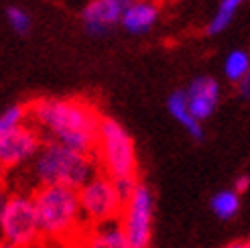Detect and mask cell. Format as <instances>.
<instances>
[{
	"instance_id": "cell-1",
	"label": "cell",
	"mask_w": 250,
	"mask_h": 248,
	"mask_svg": "<svg viewBox=\"0 0 250 248\" xmlns=\"http://www.w3.org/2000/svg\"><path fill=\"white\" fill-rule=\"evenodd\" d=\"M102 116L85 98H37L29 102V122L45 141L65 145L85 155L96 153Z\"/></svg>"
},
{
	"instance_id": "cell-2",
	"label": "cell",
	"mask_w": 250,
	"mask_h": 248,
	"mask_svg": "<svg viewBox=\"0 0 250 248\" xmlns=\"http://www.w3.org/2000/svg\"><path fill=\"white\" fill-rule=\"evenodd\" d=\"M98 169L100 167L94 155L80 153L76 148L53 141H45L41 151L29 165V177L35 189L51 187V185L80 189L85 181L96 175Z\"/></svg>"
},
{
	"instance_id": "cell-3",
	"label": "cell",
	"mask_w": 250,
	"mask_h": 248,
	"mask_svg": "<svg viewBox=\"0 0 250 248\" xmlns=\"http://www.w3.org/2000/svg\"><path fill=\"white\" fill-rule=\"evenodd\" d=\"M33 200L43 238L67 240L85 230L78 189L61 185L37 187L33 189Z\"/></svg>"
},
{
	"instance_id": "cell-4",
	"label": "cell",
	"mask_w": 250,
	"mask_h": 248,
	"mask_svg": "<svg viewBox=\"0 0 250 248\" xmlns=\"http://www.w3.org/2000/svg\"><path fill=\"white\" fill-rule=\"evenodd\" d=\"M98 167L118 183H139V159L130 132L112 118L102 116L94 153Z\"/></svg>"
},
{
	"instance_id": "cell-5",
	"label": "cell",
	"mask_w": 250,
	"mask_h": 248,
	"mask_svg": "<svg viewBox=\"0 0 250 248\" xmlns=\"http://www.w3.org/2000/svg\"><path fill=\"white\" fill-rule=\"evenodd\" d=\"M78 195L85 226L118 222L124 202H126L124 195L118 191L116 181L102 171H98L90 181H85V185L78 189Z\"/></svg>"
},
{
	"instance_id": "cell-6",
	"label": "cell",
	"mask_w": 250,
	"mask_h": 248,
	"mask_svg": "<svg viewBox=\"0 0 250 248\" xmlns=\"http://www.w3.org/2000/svg\"><path fill=\"white\" fill-rule=\"evenodd\" d=\"M43 236L37 218L33 191H12L6 214L0 222V240L17 244L21 248L37 246Z\"/></svg>"
},
{
	"instance_id": "cell-7",
	"label": "cell",
	"mask_w": 250,
	"mask_h": 248,
	"mask_svg": "<svg viewBox=\"0 0 250 248\" xmlns=\"http://www.w3.org/2000/svg\"><path fill=\"white\" fill-rule=\"evenodd\" d=\"M155 222V197L148 185L139 183L124 202L118 224L132 248H151Z\"/></svg>"
},
{
	"instance_id": "cell-8",
	"label": "cell",
	"mask_w": 250,
	"mask_h": 248,
	"mask_svg": "<svg viewBox=\"0 0 250 248\" xmlns=\"http://www.w3.org/2000/svg\"><path fill=\"white\" fill-rule=\"evenodd\" d=\"M45 139L31 122L0 136V169L17 171L33 163Z\"/></svg>"
},
{
	"instance_id": "cell-9",
	"label": "cell",
	"mask_w": 250,
	"mask_h": 248,
	"mask_svg": "<svg viewBox=\"0 0 250 248\" xmlns=\"http://www.w3.org/2000/svg\"><path fill=\"white\" fill-rule=\"evenodd\" d=\"M134 0H90L82 10L83 29L92 37H104L120 24L122 15Z\"/></svg>"
},
{
	"instance_id": "cell-10",
	"label": "cell",
	"mask_w": 250,
	"mask_h": 248,
	"mask_svg": "<svg viewBox=\"0 0 250 248\" xmlns=\"http://www.w3.org/2000/svg\"><path fill=\"white\" fill-rule=\"evenodd\" d=\"M220 94H222V90H220L218 80L209 78V76H199L185 88L189 110L199 122L208 120L216 112V108L220 104Z\"/></svg>"
},
{
	"instance_id": "cell-11",
	"label": "cell",
	"mask_w": 250,
	"mask_h": 248,
	"mask_svg": "<svg viewBox=\"0 0 250 248\" xmlns=\"http://www.w3.org/2000/svg\"><path fill=\"white\" fill-rule=\"evenodd\" d=\"M161 17L157 0H134L122 15V29L130 35H145L151 31Z\"/></svg>"
},
{
	"instance_id": "cell-12",
	"label": "cell",
	"mask_w": 250,
	"mask_h": 248,
	"mask_svg": "<svg viewBox=\"0 0 250 248\" xmlns=\"http://www.w3.org/2000/svg\"><path fill=\"white\" fill-rule=\"evenodd\" d=\"M80 248H132L118 222L85 226L80 234Z\"/></svg>"
},
{
	"instance_id": "cell-13",
	"label": "cell",
	"mask_w": 250,
	"mask_h": 248,
	"mask_svg": "<svg viewBox=\"0 0 250 248\" xmlns=\"http://www.w3.org/2000/svg\"><path fill=\"white\" fill-rule=\"evenodd\" d=\"M167 110L171 112V116L193 136L195 141H202L204 139V126H202V122H199L191 114L189 102H187V96H185V90H175L167 98Z\"/></svg>"
},
{
	"instance_id": "cell-14",
	"label": "cell",
	"mask_w": 250,
	"mask_h": 248,
	"mask_svg": "<svg viewBox=\"0 0 250 248\" xmlns=\"http://www.w3.org/2000/svg\"><path fill=\"white\" fill-rule=\"evenodd\" d=\"M209 207L216 218L220 220H232L240 209V193L234 189H222L211 195Z\"/></svg>"
},
{
	"instance_id": "cell-15",
	"label": "cell",
	"mask_w": 250,
	"mask_h": 248,
	"mask_svg": "<svg viewBox=\"0 0 250 248\" xmlns=\"http://www.w3.org/2000/svg\"><path fill=\"white\" fill-rule=\"evenodd\" d=\"M250 73V55L244 49H234L224 59V76L228 82L240 83Z\"/></svg>"
},
{
	"instance_id": "cell-16",
	"label": "cell",
	"mask_w": 250,
	"mask_h": 248,
	"mask_svg": "<svg viewBox=\"0 0 250 248\" xmlns=\"http://www.w3.org/2000/svg\"><path fill=\"white\" fill-rule=\"evenodd\" d=\"M244 0H222L216 15L211 17L209 24H208V35H218L222 31L228 29V24L232 22V19L236 17V12H238V8L242 6Z\"/></svg>"
},
{
	"instance_id": "cell-17",
	"label": "cell",
	"mask_w": 250,
	"mask_h": 248,
	"mask_svg": "<svg viewBox=\"0 0 250 248\" xmlns=\"http://www.w3.org/2000/svg\"><path fill=\"white\" fill-rule=\"evenodd\" d=\"M29 122V104H12L0 112V136Z\"/></svg>"
},
{
	"instance_id": "cell-18",
	"label": "cell",
	"mask_w": 250,
	"mask_h": 248,
	"mask_svg": "<svg viewBox=\"0 0 250 248\" xmlns=\"http://www.w3.org/2000/svg\"><path fill=\"white\" fill-rule=\"evenodd\" d=\"M6 19H8V24L12 27V31L19 33V35H27L31 31V17L27 10H22L19 6H10L6 10Z\"/></svg>"
},
{
	"instance_id": "cell-19",
	"label": "cell",
	"mask_w": 250,
	"mask_h": 248,
	"mask_svg": "<svg viewBox=\"0 0 250 248\" xmlns=\"http://www.w3.org/2000/svg\"><path fill=\"white\" fill-rule=\"evenodd\" d=\"M248 187H250V175H248V173H242V175H238V177L234 179V183H232V189L238 191L240 195L244 191H248Z\"/></svg>"
},
{
	"instance_id": "cell-20",
	"label": "cell",
	"mask_w": 250,
	"mask_h": 248,
	"mask_svg": "<svg viewBox=\"0 0 250 248\" xmlns=\"http://www.w3.org/2000/svg\"><path fill=\"white\" fill-rule=\"evenodd\" d=\"M10 189L8 187H2L0 189V222H2L4 214H6V207H8V202H10Z\"/></svg>"
},
{
	"instance_id": "cell-21",
	"label": "cell",
	"mask_w": 250,
	"mask_h": 248,
	"mask_svg": "<svg viewBox=\"0 0 250 248\" xmlns=\"http://www.w3.org/2000/svg\"><path fill=\"white\" fill-rule=\"evenodd\" d=\"M238 92H240L242 98H246V100L250 98V73H248V76L238 83Z\"/></svg>"
},
{
	"instance_id": "cell-22",
	"label": "cell",
	"mask_w": 250,
	"mask_h": 248,
	"mask_svg": "<svg viewBox=\"0 0 250 248\" xmlns=\"http://www.w3.org/2000/svg\"><path fill=\"white\" fill-rule=\"evenodd\" d=\"M226 248H250V240H242V242H234Z\"/></svg>"
},
{
	"instance_id": "cell-23",
	"label": "cell",
	"mask_w": 250,
	"mask_h": 248,
	"mask_svg": "<svg viewBox=\"0 0 250 248\" xmlns=\"http://www.w3.org/2000/svg\"><path fill=\"white\" fill-rule=\"evenodd\" d=\"M2 187H6V171L0 169V189Z\"/></svg>"
},
{
	"instance_id": "cell-24",
	"label": "cell",
	"mask_w": 250,
	"mask_h": 248,
	"mask_svg": "<svg viewBox=\"0 0 250 248\" xmlns=\"http://www.w3.org/2000/svg\"><path fill=\"white\" fill-rule=\"evenodd\" d=\"M0 248H21V246L10 244V242H6V240H0Z\"/></svg>"
}]
</instances>
